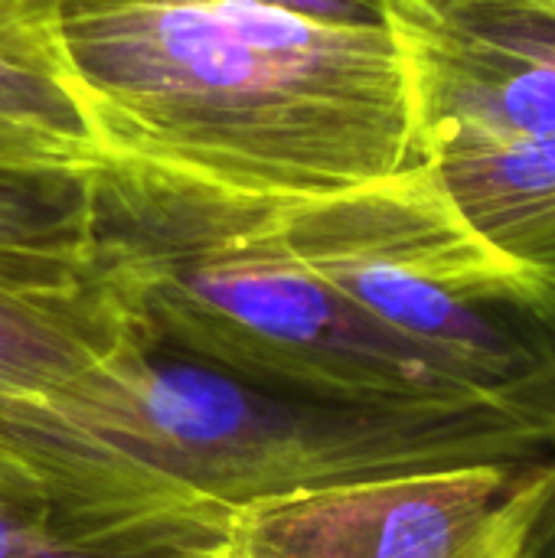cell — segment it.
I'll list each match as a JSON object with an SVG mask.
<instances>
[{"label":"cell","mask_w":555,"mask_h":558,"mask_svg":"<svg viewBox=\"0 0 555 558\" xmlns=\"http://www.w3.org/2000/svg\"><path fill=\"white\" fill-rule=\"evenodd\" d=\"M69 95L105 160L255 199H307L425 160L386 23L252 0L65 3Z\"/></svg>","instance_id":"obj_2"},{"label":"cell","mask_w":555,"mask_h":558,"mask_svg":"<svg viewBox=\"0 0 555 558\" xmlns=\"http://www.w3.org/2000/svg\"><path fill=\"white\" fill-rule=\"evenodd\" d=\"M0 500H10V504H23V507H39V494L36 487L29 484V477L0 458ZM43 510V507H39Z\"/></svg>","instance_id":"obj_15"},{"label":"cell","mask_w":555,"mask_h":558,"mask_svg":"<svg viewBox=\"0 0 555 558\" xmlns=\"http://www.w3.org/2000/svg\"><path fill=\"white\" fill-rule=\"evenodd\" d=\"M0 118L33 128V131L65 137V141L88 144L98 150L75 98L59 82H52L39 72H29L3 56H0Z\"/></svg>","instance_id":"obj_10"},{"label":"cell","mask_w":555,"mask_h":558,"mask_svg":"<svg viewBox=\"0 0 555 558\" xmlns=\"http://www.w3.org/2000/svg\"><path fill=\"white\" fill-rule=\"evenodd\" d=\"M0 558H219L216 536L193 526L69 530L39 507L0 500Z\"/></svg>","instance_id":"obj_9"},{"label":"cell","mask_w":555,"mask_h":558,"mask_svg":"<svg viewBox=\"0 0 555 558\" xmlns=\"http://www.w3.org/2000/svg\"><path fill=\"white\" fill-rule=\"evenodd\" d=\"M432 167L487 242L555 281V134Z\"/></svg>","instance_id":"obj_8"},{"label":"cell","mask_w":555,"mask_h":558,"mask_svg":"<svg viewBox=\"0 0 555 558\" xmlns=\"http://www.w3.org/2000/svg\"><path fill=\"white\" fill-rule=\"evenodd\" d=\"M520 558H555V451L550 454V487L540 504V513L530 526Z\"/></svg>","instance_id":"obj_14"},{"label":"cell","mask_w":555,"mask_h":558,"mask_svg":"<svg viewBox=\"0 0 555 558\" xmlns=\"http://www.w3.org/2000/svg\"><path fill=\"white\" fill-rule=\"evenodd\" d=\"M555 409L337 405L255 386L128 337L59 389L0 392V458L69 530L193 526L219 536L252 504L468 464L550 458Z\"/></svg>","instance_id":"obj_1"},{"label":"cell","mask_w":555,"mask_h":558,"mask_svg":"<svg viewBox=\"0 0 555 558\" xmlns=\"http://www.w3.org/2000/svg\"><path fill=\"white\" fill-rule=\"evenodd\" d=\"M98 167L0 163V281L56 294L108 281L95 232Z\"/></svg>","instance_id":"obj_6"},{"label":"cell","mask_w":555,"mask_h":558,"mask_svg":"<svg viewBox=\"0 0 555 558\" xmlns=\"http://www.w3.org/2000/svg\"><path fill=\"white\" fill-rule=\"evenodd\" d=\"M95 232L111 284L154 347L337 405L510 399L298 262L272 232L268 199L101 160Z\"/></svg>","instance_id":"obj_3"},{"label":"cell","mask_w":555,"mask_h":558,"mask_svg":"<svg viewBox=\"0 0 555 558\" xmlns=\"http://www.w3.org/2000/svg\"><path fill=\"white\" fill-rule=\"evenodd\" d=\"M550 458L301 490L236 510L219 558H520Z\"/></svg>","instance_id":"obj_4"},{"label":"cell","mask_w":555,"mask_h":558,"mask_svg":"<svg viewBox=\"0 0 555 558\" xmlns=\"http://www.w3.org/2000/svg\"><path fill=\"white\" fill-rule=\"evenodd\" d=\"M540 3H546V7H553L555 10V0H540Z\"/></svg>","instance_id":"obj_16"},{"label":"cell","mask_w":555,"mask_h":558,"mask_svg":"<svg viewBox=\"0 0 555 558\" xmlns=\"http://www.w3.org/2000/svg\"><path fill=\"white\" fill-rule=\"evenodd\" d=\"M62 23L65 0H0V56L65 88L69 59Z\"/></svg>","instance_id":"obj_11"},{"label":"cell","mask_w":555,"mask_h":558,"mask_svg":"<svg viewBox=\"0 0 555 558\" xmlns=\"http://www.w3.org/2000/svg\"><path fill=\"white\" fill-rule=\"evenodd\" d=\"M105 157L79 141H65L46 131H33L0 118V163L3 167H56V170H92Z\"/></svg>","instance_id":"obj_12"},{"label":"cell","mask_w":555,"mask_h":558,"mask_svg":"<svg viewBox=\"0 0 555 558\" xmlns=\"http://www.w3.org/2000/svg\"><path fill=\"white\" fill-rule=\"evenodd\" d=\"M128 337L141 333L111 278L72 294L0 281V392L59 389Z\"/></svg>","instance_id":"obj_7"},{"label":"cell","mask_w":555,"mask_h":558,"mask_svg":"<svg viewBox=\"0 0 555 558\" xmlns=\"http://www.w3.org/2000/svg\"><path fill=\"white\" fill-rule=\"evenodd\" d=\"M415 85L429 163L555 134V10L540 0H379Z\"/></svg>","instance_id":"obj_5"},{"label":"cell","mask_w":555,"mask_h":558,"mask_svg":"<svg viewBox=\"0 0 555 558\" xmlns=\"http://www.w3.org/2000/svg\"><path fill=\"white\" fill-rule=\"evenodd\" d=\"M370 3H376V7H379V13H383V3H379V0H370Z\"/></svg>","instance_id":"obj_17"},{"label":"cell","mask_w":555,"mask_h":558,"mask_svg":"<svg viewBox=\"0 0 555 558\" xmlns=\"http://www.w3.org/2000/svg\"><path fill=\"white\" fill-rule=\"evenodd\" d=\"M65 3H150V0H65ZM252 3H275L288 10H301L324 20H347V23H383V13L370 0H252Z\"/></svg>","instance_id":"obj_13"}]
</instances>
